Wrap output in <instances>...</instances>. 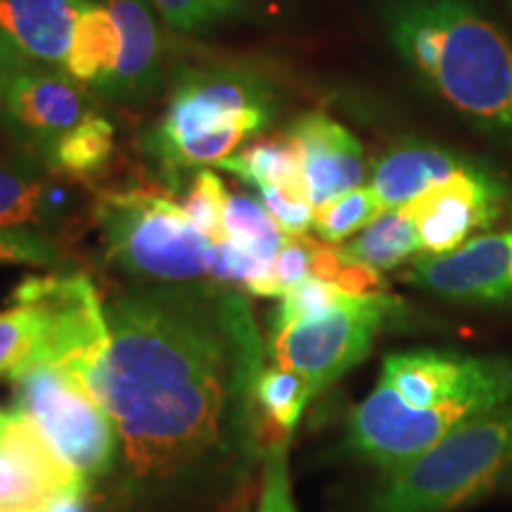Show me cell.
Wrapping results in <instances>:
<instances>
[{
  "mask_svg": "<svg viewBox=\"0 0 512 512\" xmlns=\"http://www.w3.org/2000/svg\"><path fill=\"white\" fill-rule=\"evenodd\" d=\"M394 309L396 302L384 294H344L328 311L271 332L275 366L302 375L316 396L368 356Z\"/></svg>",
  "mask_w": 512,
  "mask_h": 512,
  "instance_id": "cell-7",
  "label": "cell"
},
{
  "mask_svg": "<svg viewBox=\"0 0 512 512\" xmlns=\"http://www.w3.org/2000/svg\"><path fill=\"white\" fill-rule=\"evenodd\" d=\"M117 22L121 53L105 95L119 100H138L152 91L159 79L162 41L157 19L147 0H107L105 5Z\"/></svg>",
  "mask_w": 512,
  "mask_h": 512,
  "instance_id": "cell-15",
  "label": "cell"
},
{
  "mask_svg": "<svg viewBox=\"0 0 512 512\" xmlns=\"http://www.w3.org/2000/svg\"><path fill=\"white\" fill-rule=\"evenodd\" d=\"M273 117V93L252 72L233 67L188 69L178 76L169 107L147 138V152L157 157L185 140L242 128L259 133Z\"/></svg>",
  "mask_w": 512,
  "mask_h": 512,
  "instance_id": "cell-8",
  "label": "cell"
},
{
  "mask_svg": "<svg viewBox=\"0 0 512 512\" xmlns=\"http://www.w3.org/2000/svg\"><path fill=\"white\" fill-rule=\"evenodd\" d=\"M88 491H91V486L86 484L57 491L38 508V512H88Z\"/></svg>",
  "mask_w": 512,
  "mask_h": 512,
  "instance_id": "cell-34",
  "label": "cell"
},
{
  "mask_svg": "<svg viewBox=\"0 0 512 512\" xmlns=\"http://www.w3.org/2000/svg\"><path fill=\"white\" fill-rule=\"evenodd\" d=\"M512 477V401L463 422L387 472L363 512H451Z\"/></svg>",
  "mask_w": 512,
  "mask_h": 512,
  "instance_id": "cell-4",
  "label": "cell"
},
{
  "mask_svg": "<svg viewBox=\"0 0 512 512\" xmlns=\"http://www.w3.org/2000/svg\"><path fill=\"white\" fill-rule=\"evenodd\" d=\"M219 169L235 174L252 188H280L292 192V195H306L302 157H299L297 145L292 138H266L247 145L245 150L235 152L223 159Z\"/></svg>",
  "mask_w": 512,
  "mask_h": 512,
  "instance_id": "cell-18",
  "label": "cell"
},
{
  "mask_svg": "<svg viewBox=\"0 0 512 512\" xmlns=\"http://www.w3.org/2000/svg\"><path fill=\"white\" fill-rule=\"evenodd\" d=\"M403 401L401 444L418 458L463 422L512 401V358L418 349L384 358L380 380Z\"/></svg>",
  "mask_w": 512,
  "mask_h": 512,
  "instance_id": "cell-3",
  "label": "cell"
},
{
  "mask_svg": "<svg viewBox=\"0 0 512 512\" xmlns=\"http://www.w3.org/2000/svg\"><path fill=\"white\" fill-rule=\"evenodd\" d=\"M88 0H0V50L17 64L64 67Z\"/></svg>",
  "mask_w": 512,
  "mask_h": 512,
  "instance_id": "cell-14",
  "label": "cell"
},
{
  "mask_svg": "<svg viewBox=\"0 0 512 512\" xmlns=\"http://www.w3.org/2000/svg\"><path fill=\"white\" fill-rule=\"evenodd\" d=\"M48 325V311L41 304H17L0 311V377L12 380L34 366Z\"/></svg>",
  "mask_w": 512,
  "mask_h": 512,
  "instance_id": "cell-20",
  "label": "cell"
},
{
  "mask_svg": "<svg viewBox=\"0 0 512 512\" xmlns=\"http://www.w3.org/2000/svg\"><path fill=\"white\" fill-rule=\"evenodd\" d=\"M12 297L17 304H41L48 311L46 342L31 368H60L88 384L110 347L105 302L91 278L83 273L34 275L24 278Z\"/></svg>",
  "mask_w": 512,
  "mask_h": 512,
  "instance_id": "cell-9",
  "label": "cell"
},
{
  "mask_svg": "<svg viewBox=\"0 0 512 512\" xmlns=\"http://www.w3.org/2000/svg\"><path fill=\"white\" fill-rule=\"evenodd\" d=\"M311 252H313V240L304 238V235H287L280 252L275 254L273 266H271V280L275 297H283L287 290H292L294 285L302 283L304 278L311 275Z\"/></svg>",
  "mask_w": 512,
  "mask_h": 512,
  "instance_id": "cell-32",
  "label": "cell"
},
{
  "mask_svg": "<svg viewBox=\"0 0 512 512\" xmlns=\"http://www.w3.org/2000/svg\"><path fill=\"white\" fill-rule=\"evenodd\" d=\"M57 494L41 470L10 441L0 439V512L38 510Z\"/></svg>",
  "mask_w": 512,
  "mask_h": 512,
  "instance_id": "cell-25",
  "label": "cell"
},
{
  "mask_svg": "<svg viewBox=\"0 0 512 512\" xmlns=\"http://www.w3.org/2000/svg\"><path fill=\"white\" fill-rule=\"evenodd\" d=\"M53 192L31 169L0 166V228L41 223L53 207Z\"/></svg>",
  "mask_w": 512,
  "mask_h": 512,
  "instance_id": "cell-22",
  "label": "cell"
},
{
  "mask_svg": "<svg viewBox=\"0 0 512 512\" xmlns=\"http://www.w3.org/2000/svg\"><path fill=\"white\" fill-rule=\"evenodd\" d=\"M17 512H38V510H17Z\"/></svg>",
  "mask_w": 512,
  "mask_h": 512,
  "instance_id": "cell-36",
  "label": "cell"
},
{
  "mask_svg": "<svg viewBox=\"0 0 512 512\" xmlns=\"http://www.w3.org/2000/svg\"><path fill=\"white\" fill-rule=\"evenodd\" d=\"M384 211L387 209H384L377 192L361 185V188L344 192L335 200L325 202L323 207L313 209V228H316L320 240L328 242V245H337V242H344L351 235L368 228L375 219H380Z\"/></svg>",
  "mask_w": 512,
  "mask_h": 512,
  "instance_id": "cell-24",
  "label": "cell"
},
{
  "mask_svg": "<svg viewBox=\"0 0 512 512\" xmlns=\"http://www.w3.org/2000/svg\"><path fill=\"white\" fill-rule=\"evenodd\" d=\"M10 131L50 157L57 140L88 117L86 95L69 74L48 67L19 69L0 95Z\"/></svg>",
  "mask_w": 512,
  "mask_h": 512,
  "instance_id": "cell-12",
  "label": "cell"
},
{
  "mask_svg": "<svg viewBox=\"0 0 512 512\" xmlns=\"http://www.w3.org/2000/svg\"><path fill=\"white\" fill-rule=\"evenodd\" d=\"M114 152V126L105 117L88 114L81 124L57 140L50 164L74 178H91L110 162Z\"/></svg>",
  "mask_w": 512,
  "mask_h": 512,
  "instance_id": "cell-21",
  "label": "cell"
},
{
  "mask_svg": "<svg viewBox=\"0 0 512 512\" xmlns=\"http://www.w3.org/2000/svg\"><path fill=\"white\" fill-rule=\"evenodd\" d=\"M344 297L342 290H337L332 283H325V280H318L309 275L302 283L294 285L292 290L283 294V302H280V309L275 311L271 332L283 330L287 325L297 323V320L318 316V313L328 311L330 306H335L339 299Z\"/></svg>",
  "mask_w": 512,
  "mask_h": 512,
  "instance_id": "cell-29",
  "label": "cell"
},
{
  "mask_svg": "<svg viewBox=\"0 0 512 512\" xmlns=\"http://www.w3.org/2000/svg\"><path fill=\"white\" fill-rule=\"evenodd\" d=\"M159 17L176 31H202L240 15L252 0H150Z\"/></svg>",
  "mask_w": 512,
  "mask_h": 512,
  "instance_id": "cell-28",
  "label": "cell"
},
{
  "mask_svg": "<svg viewBox=\"0 0 512 512\" xmlns=\"http://www.w3.org/2000/svg\"><path fill=\"white\" fill-rule=\"evenodd\" d=\"M15 406L81 482L117 470L119 437L93 389L67 370L36 366L12 377Z\"/></svg>",
  "mask_w": 512,
  "mask_h": 512,
  "instance_id": "cell-6",
  "label": "cell"
},
{
  "mask_svg": "<svg viewBox=\"0 0 512 512\" xmlns=\"http://www.w3.org/2000/svg\"><path fill=\"white\" fill-rule=\"evenodd\" d=\"M503 202L505 190L496 178L475 166H465L403 209L415 223L422 252L439 256L463 247L472 235L489 228L501 216Z\"/></svg>",
  "mask_w": 512,
  "mask_h": 512,
  "instance_id": "cell-11",
  "label": "cell"
},
{
  "mask_svg": "<svg viewBox=\"0 0 512 512\" xmlns=\"http://www.w3.org/2000/svg\"><path fill=\"white\" fill-rule=\"evenodd\" d=\"M95 221L107 264L140 283L188 285L209 278L214 242L159 192H105L95 204Z\"/></svg>",
  "mask_w": 512,
  "mask_h": 512,
  "instance_id": "cell-5",
  "label": "cell"
},
{
  "mask_svg": "<svg viewBox=\"0 0 512 512\" xmlns=\"http://www.w3.org/2000/svg\"><path fill=\"white\" fill-rule=\"evenodd\" d=\"M311 396V384L302 375L278 366L264 368L259 384H256V403H259V408L275 425L283 427L287 434H292L294 427L299 425Z\"/></svg>",
  "mask_w": 512,
  "mask_h": 512,
  "instance_id": "cell-26",
  "label": "cell"
},
{
  "mask_svg": "<svg viewBox=\"0 0 512 512\" xmlns=\"http://www.w3.org/2000/svg\"><path fill=\"white\" fill-rule=\"evenodd\" d=\"M226 185L214 171L202 169L195 174L188 195L183 197V211L204 238L219 242L223 238V209H226Z\"/></svg>",
  "mask_w": 512,
  "mask_h": 512,
  "instance_id": "cell-27",
  "label": "cell"
},
{
  "mask_svg": "<svg viewBox=\"0 0 512 512\" xmlns=\"http://www.w3.org/2000/svg\"><path fill=\"white\" fill-rule=\"evenodd\" d=\"M110 347L88 387L119 437L133 512H192L235 496L264 458L252 306L214 285L133 287L105 304Z\"/></svg>",
  "mask_w": 512,
  "mask_h": 512,
  "instance_id": "cell-1",
  "label": "cell"
},
{
  "mask_svg": "<svg viewBox=\"0 0 512 512\" xmlns=\"http://www.w3.org/2000/svg\"><path fill=\"white\" fill-rule=\"evenodd\" d=\"M394 48L448 105L512 143V41L465 0H392Z\"/></svg>",
  "mask_w": 512,
  "mask_h": 512,
  "instance_id": "cell-2",
  "label": "cell"
},
{
  "mask_svg": "<svg viewBox=\"0 0 512 512\" xmlns=\"http://www.w3.org/2000/svg\"><path fill=\"white\" fill-rule=\"evenodd\" d=\"M17 72H19L17 64L12 62L10 57L3 53V50H0V95H3L5 86H8V81L12 79V74H17Z\"/></svg>",
  "mask_w": 512,
  "mask_h": 512,
  "instance_id": "cell-35",
  "label": "cell"
},
{
  "mask_svg": "<svg viewBox=\"0 0 512 512\" xmlns=\"http://www.w3.org/2000/svg\"><path fill=\"white\" fill-rule=\"evenodd\" d=\"M259 512H297L287 470V441L264 451V482H261Z\"/></svg>",
  "mask_w": 512,
  "mask_h": 512,
  "instance_id": "cell-31",
  "label": "cell"
},
{
  "mask_svg": "<svg viewBox=\"0 0 512 512\" xmlns=\"http://www.w3.org/2000/svg\"><path fill=\"white\" fill-rule=\"evenodd\" d=\"M259 195L264 200L266 211L285 235L297 238V235H304L306 230L313 228V207L309 197L292 195V192L280 188H261Z\"/></svg>",
  "mask_w": 512,
  "mask_h": 512,
  "instance_id": "cell-33",
  "label": "cell"
},
{
  "mask_svg": "<svg viewBox=\"0 0 512 512\" xmlns=\"http://www.w3.org/2000/svg\"><path fill=\"white\" fill-rule=\"evenodd\" d=\"M465 166L458 155L434 145L411 143L387 152L373 171V188L384 209H399L420 197L446 178L456 176Z\"/></svg>",
  "mask_w": 512,
  "mask_h": 512,
  "instance_id": "cell-16",
  "label": "cell"
},
{
  "mask_svg": "<svg viewBox=\"0 0 512 512\" xmlns=\"http://www.w3.org/2000/svg\"><path fill=\"white\" fill-rule=\"evenodd\" d=\"M406 280L448 302L512 306V230L477 235L448 254H425Z\"/></svg>",
  "mask_w": 512,
  "mask_h": 512,
  "instance_id": "cell-10",
  "label": "cell"
},
{
  "mask_svg": "<svg viewBox=\"0 0 512 512\" xmlns=\"http://www.w3.org/2000/svg\"><path fill=\"white\" fill-rule=\"evenodd\" d=\"M337 249L349 264H363L375 271H389L411 259L413 254L422 252L418 230L403 207L387 209L354 240Z\"/></svg>",
  "mask_w": 512,
  "mask_h": 512,
  "instance_id": "cell-19",
  "label": "cell"
},
{
  "mask_svg": "<svg viewBox=\"0 0 512 512\" xmlns=\"http://www.w3.org/2000/svg\"><path fill=\"white\" fill-rule=\"evenodd\" d=\"M223 238L235 240L273 264L287 235L278 228L264 204L247 195H230L223 209Z\"/></svg>",
  "mask_w": 512,
  "mask_h": 512,
  "instance_id": "cell-23",
  "label": "cell"
},
{
  "mask_svg": "<svg viewBox=\"0 0 512 512\" xmlns=\"http://www.w3.org/2000/svg\"><path fill=\"white\" fill-rule=\"evenodd\" d=\"M287 136L302 157L306 195L313 209L361 188L366 178L363 147L335 119L323 112H309L294 121Z\"/></svg>",
  "mask_w": 512,
  "mask_h": 512,
  "instance_id": "cell-13",
  "label": "cell"
},
{
  "mask_svg": "<svg viewBox=\"0 0 512 512\" xmlns=\"http://www.w3.org/2000/svg\"><path fill=\"white\" fill-rule=\"evenodd\" d=\"M121 53V36L110 10L88 0L76 22L64 72L74 81L105 93L110 86Z\"/></svg>",
  "mask_w": 512,
  "mask_h": 512,
  "instance_id": "cell-17",
  "label": "cell"
},
{
  "mask_svg": "<svg viewBox=\"0 0 512 512\" xmlns=\"http://www.w3.org/2000/svg\"><path fill=\"white\" fill-rule=\"evenodd\" d=\"M60 261V249L46 235L27 228H0V264L53 266Z\"/></svg>",
  "mask_w": 512,
  "mask_h": 512,
  "instance_id": "cell-30",
  "label": "cell"
}]
</instances>
